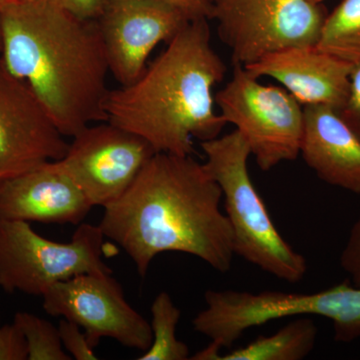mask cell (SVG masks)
Instances as JSON below:
<instances>
[{
	"label": "cell",
	"mask_w": 360,
	"mask_h": 360,
	"mask_svg": "<svg viewBox=\"0 0 360 360\" xmlns=\"http://www.w3.org/2000/svg\"><path fill=\"white\" fill-rule=\"evenodd\" d=\"M27 343L28 360H70L59 336L58 328L37 315L20 311L14 315Z\"/></svg>",
	"instance_id": "obj_18"
},
{
	"label": "cell",
	"mask_w": 360,
	"mask_h": 360,
	"mask_svg": "<svg viewBox=\"0 0 360 360\" xmlns=\"http://www.w3.org/2000/svg\"><path fill=\"white\" fill-rule=\"evenodd\" d=\"M208 20L189 21L134 82L110 90L106 122L146 139L158 153L189 156L193 139L219 136L226 122L215 112L213 89L227 68L213 49Z\"/></svg>",
	"instance_id": "obj_3"
},
{
	"label": "cell",
	"mask_w": 360,
	"mask_h": 360,
	"mask_svg": "<svg viewBox=\"0 0 360 360\" xmlns=\"http://www.w3.org/2000/svg\"><path fill=\"white\" fill-rule=\"evenodd\" d=\"M208 2H210L212 4V0H207Z\"/></svg>",
	"instance_id": "obj_28"
},
{
	"label": "cell",
	"mask_w": 360,
	"mask_h": 360,
	"mask_svg": "<svg viewBox=\"0 0 360 360\" xmlns=\"http://www.w3.org/2000/svg\"><path fill=\"white\" fill-rule=\"evenodd\" d=\"M2 49V34H1V28H0V52H1Z\"/></svg>",
	"instance_id": "obj_27"
},
{
	"label": "cell",
	"mask_w": 360,
	"mask_h": 360,
	"mask_svg": "<svg viewBox=\"0 0 360 360\" xmlns=\"http://www.w3.org/2000/svg\"><path fill=\"white\" fill-rule=\"evenodd\" d=\"M340 266L350 276L352 284L360 288V219L352 227L341 252Z\"/></svg>",
	"instance_id": "obj_22"
},
{
	"label": "cell",
	"mask_w": 360,
	"mask_h": 360,
	"mask_svg": "<svg viewBox=\"0 0 360 360\" xmlns=\"http://www.w3.org/2000/svg\"><path fill=\"white\" fill-rule=\"evenodd\" d=\"M92 207L60 160L0 184V220L78 225Z\"/></svg>",
	"instance_id": "obj_12"
},
{
	"label": "cell",
	"mask_w": 360,
	"mask_h": 360,
	"mask_svg": "<svg viewBox=\"0 0 360 360\" xmlns=\"http://www.w3.org/2000/svg\"><path fill=\"white\" fill-rule=\"evenodd\" d=\"M317 328L309 317H300L269 336H259L246 347L217 360H302L309 356L316 342Z\"/></svg>",
	"instance_id": "obj_15"
},
{
	"label": "cell",
	"mask_w": 360,
	"mask_h": 360,
	"mask_svg": "<svg viewBox=\"0 0 360 360\" xmlns=\"http://www.w3.org/2000/svg\"><path fill=\"white\" fill-rule=\"evenodd\" d=\"M300 155L322 181L360 194V139L335 108L303 106Z\"/></svg>",
	"instance_id": "obj_14"
},
{
	"label": "cell",
	"mask_w": 360,
	"mask_h": 360,
	"mask_svg": "<svg viewBox=\"0 0 360 360\" xmlns=\"http://www.w3.org/2000/svg\"><path fill=\"white\" fill-rule=\"evenodd\" d=\"M32 1V0H0V11L8 7L18 6V4H25V2Z\"/></svg>",
	"instance_id": "obj_25"
},
{
	"label": "cell",
	"mask_w": 360,
	"mask_h": 360,
	"mask_svg": "<svg viewBox=\"0 0 360 360\" xmlns=\"http://www.w3.org/2000/svg\"><path fill=\"white\" fill-rule=\"evenodd\" d=\"M200 146L205 155L203 167L221 189L234 255L276 278L290 283L302 281L307 259L277 231L253 186L248 170L250 149L243 135L234 130L201 141Z\"/></svg>",
	"instance_id": "obj_4"
},
{
	"label": "cell",
	"mask_w": 360,
	"mask_h": 360,
	"mask_svg": "<svg viewBox=\"0 0 360 360\" xmlns=\"http://www.w3.org/2000/svg\"><path fill=\"white\" fill-rule=\"evenodd\" d=\"M222 42L233 65H248L270 52L319 42L328 11L307 0H212Z\"/></svg>",
	"instance_id": "obj_7"
},
{
	"label": "cell",
	"mask_w": 360,
	"mask_h": 360,
	"mask_svg": "<svg viewBox=\"0 0 360 360\" xmlns=\"http://www.w3.org/2000/svg\"><path fill=\"white\" fill-rule=\"evenodd\" d=\"M155 153L146 139L103 122L73 135L59 160L90 205L104 208L122 198Z\"/></svg>",
	"instance_id": "obj_9"
},
{
	"label": "cell",
	"mask_w": 360,
	"mask_h": 360,
	"mask_svg": "<svg viewBox=\"0 0 360 360\" xmlns=\"http://www.w3.org/2000/svg\"><path fill=\"white\" fill-rule=\"evenodd\" d=\"M28 359L27 343L14 322L0 326V360Z\"/></svg>",
	"instance_id": "obj_20"
},
{
	"label": "cell",
	"mask_w": 360,
	"mask_h": 360,
	"mask_svg": "<svg viewBox=\"0 0 360 360\" xmlns=\"http://www.w3.org/2000/svg\"><path fill=\"white\" fill-rule=\"evenodd\" d=\"M153 342L139 360L191 359L189 348L176 336L181 312L167 291L155 296L150 307Z\"/></svg>",
	"instance_id": "obj_17"
},
{
	"label": "cell",
	"mask_w": 360,
	"mask_h": 360,
	"mask_svg": "<svg viewBox=\"0 0 360 360\" xmlns=\"http://www.w3.org/2000/svg\"><path fill=\"white\" fill-rule=\"evenodd\" d=\"M184 11L160 0H105L96 20L110 72L120 85L134 82L153 49L170 41L191 21Z\"/></svg>",
	"instance_id": "obj_10"
},
{
	"label": "cell",
	"mask_w": 360,
	"mask_h": 360,
	"mask_svg": "<svg viewBox=\"0 0 360 360\" xmlns=\"http://www.w3.org/2000/svg\"><path fill=\"white\" fill-rule=\"evenodd\" d=\"M104 239L99 225L84 222L70 241L58 243L33 231L30 222L0 220V288L42 296L71 277L112 274L103 257Z\"/></svg>",
	"instance_id": "obj_5"
},
{
	"label": "cell",
	"mask_w": 360,
	"mask_h": 360,
	"mask_svg": "<svg viewBox=\"0 0 360 360\" xmlns=\"http://www.w3.org/2000/svg\"><path fill=\"white\" fill-rule=\"evenodd\" d=\"M219 184L189 156L155 153L122 198L103 208L99 227L144 277L158 255L181 252L217 271L233 262V238Z\"/></svg>",
	"instance_id": "obj_1"
},
{
	"label": "cell",
	"mask_w": 360,
	"mask_h": 360,
	"mask_svg": "<svg viewBox=\"0 0 360 360\" xmlns=\"http://www.w3.org/2000/svg\"><path fill=\"white\" fill-rule=\"evenodd\" d=\"M44 311L84 329L96 348L101 338L146 352L153 342L150 322L127 302L112 274H80L51 285L42 295Z\"/></svg>",
	"instance_id": "obj_8"
},
{
	"label": "cell",
	"mask_w": 360,
	"mask_h": 360,
	"mask_svg": "<svg viewBox=\"0 0 360 360\" xmlns=\"http://www.w3.org/2000/svg\"><path fill=\"white\" fill-rule=\"evenodd\" d=\"M307 1L311 2V4H321L323 0H307Z\"/></svg>",
	"instance_id": "obj_26"
},
{
	"label": "cell",
	"mask_w": 360,
	"mask_h": 360,
	"mask_svg": "<svg viewBox=\"0 0 360 360\" xmlns=\"http://www.w3.org/2000/svg\"><path fill=\"white\" fill-rule=\"evenodd\" d=\"M224 122L245 139L262 172L300 155L303 106L284 87L260 84L245 66L214 96Z\"/></svg>",
	"instance_id": "obj_6"
},
{
	"label": "cell",
	"mask_w": 360,
	"mask_h": 360,
	"mask_svg": "<svg viewBox=\"0 0 360 360\" xmlns=\"http://www.w3.org/2000/svg\"><path fill=\"white\" fill-rule=\"evenodd\" d=\"M65 137L30 85L0 63V184L63 158Z\"/></svg>",
	"instance_id": "obj_11"
},
{
	"label": "cell",
	"mask_w": 360,
	"mask_h": 360,
	"mask_svg": "<svg viewBox=\"0 0 360 360\" xmlns=\"http://www.w3.org/2000/svg\"><path fill=\"white\" fill-rule=\"evenodd\" d=\"M338 111L341 118L360 139V65L354 66L350 75L349 91L347 101Z\"/></svg>",
	"instance_id": "obj_21"
},
{
	"label": "cell",
	"mask_w": 360,
	"mask_h": 360,
	"mask_svg": "<svg viewBox=\"0 0 360 360\" xmlns=\"http://www.w3.org/2000/svg\"><path fill=\"white\" fill-rule=\"evenodd\" d=\"M315 46L352 65H360V0H342L328 14Z\"/></svg>",
	"instance_id": "obj_16"
},
{
	"label": "cell",
	"mask_w": 360,
	"mask_h": 360,
	"mask_svg": "<svg viewBox=\"0 0 360 360\" xmlns=\"http://www.w3.org/2000/svg\"><path fill=\"white\" fill-rule=\"evenodd\" d=\"M165 4L174 6L191 18V20L198 18L212 20V4L207 0H160Z\"/></svg>",
	"instance_id": "obj_24"
},
{
	"label": "cell",
	"mask_w": 360,
	"mask_h": 360,
	"mask_svg": "<svg viewBox=\"0 0 360 360\" xmlns=\"http://www.w3.org/2000/svg\"><path fill=\"white\" fill-rule=\"evenodd\" d=\"M258 78L277 80L302 105L321 104L340 110L349 91L354 65L312 46H293L243 65Z\"/></svg>",
	"instance_id": "obj_13"
},
{
	"label": "cell",
	"mask_w": 360,
	"mask_h": 360,
	"mask_svg": "<svg viewBox=\"0 0 360 360\" xmlns=\"http://www.w3.org/2000/svg\"><path fill=\"white\" fill-rule=\"evenodd\" d=\"M80 20H97L103 11L105 0H47Z\"/></svg>",
	"instance_id": "obj_23"
},
{
	"label": "cell",
	"mask_w": 360,
	"mask_h": 360,
	"mask_svg": "<svg viewBox=\"0 0 360 360\" xmlns=\"http://www.w3.org/2000/svg\"><path fill=\"white\" fill-rule=\"evenodd\" d=\"M0 63L30 85L61 134L106 122L110 72L96 20L32 0L0 11Z\"/></svg>",
	"instance_id": "obj_2"
},
{
	"label": "cell",
	"mask_w": 360,
	"mask_h": 360,
	"mask_svg": "<svg viewBox=\"0 0 360 360\" xmlns=\"http://www.w3.org/2000/svg\"><path fill=\"white\" fill-rule=\"evenodd\" d=\"M61 343L71 359L77 360H97L94 348L90 345L85 333L75 322L63 319L58 324Z\"/></svg>",
	"instance_id": "obj_19"
}]
</instances>
